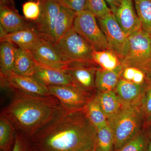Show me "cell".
<instances>
[{
  "label": "cell",
  "mask_w": 151,
  "mask_h": 151,
  "mask_svg": "<svg viewBox=\"0 0 151 151\" xmlns=\"http://www.w3.org/2000/svg\"><path fill=\"white\" fill-rule=\"evenodd\" d=\"M105 1L108 3L113 13L119 6L122 0H105Z\"/></svg>",
  "instance_id": "d590c367"
},
{
  "label": "cell",
  "mask_w": 151,
  "mask_h": 151,
  "mask_svg": "<svg viewBox=\"0 0 151 151\" xmlns=\"http://www.w3.org/2000/svg\"><path fill=\"white\" fill-rule=\"evenodd\" d=\"M22 11L24 17L29 21H36L40 14V0L29 1L22 5Z\"/></svg>",
  "instance_id": "1f68e13d"
},
{
  "label": "cell",
  "mask_w": 151,
  "mask_h": 151,
  "mask_svg": "<svg viewBox=\"0 0 151 151\" xmlns=\"http://www.w3.org/2000/svg\"></svg>",
  "instance_id": "60d3db41"
},
{
  "label": "cell",
  "mask_w": 151,
  "mask_h": 151,
  "mask_svg": "<svg viewBox=\"0 0 151 151\" xmlns=\"http://www.w3.org/2000/svg\"><path fill=\"white\" fill-rule=\"evenodd\" d=\"M31 52L40 66L65 70L68 65L63 60L54 45L42 38Z\"/></svg>",
  "instance_id": "7c38bea8"
},
{
  "label": "cell",
  "mask_w": 151,
  "mask_h": 151,
  "mask_svg": "<svg viewBox=\"0 0 151 151\" xmlns=\"http://www.w3.org/2000/svg\"><path fill=\"white\" fill-rule=\"evenodd\" d=\"M0 4L12 10L18 12L16 6L15 0H0Z\"/></svg>",
  "instance_id": "e575fe53"
},
{
  "label": "cell",
  "mask_w": 151,
  "mask_h": 151,
  "mask_svg": "<svg viewBox=\"0 0 151 151\" xmlns=\"http://www.w3.org/2000/svg\"><path fill=\"white\" fill-rule=\"evenodd\" d=\"M92 151H95V150H92Z\"/></svg>",
  "instance_id": "ab89813d"
},
{
  "label": "cell",
  "mask_w": 151,
  "mask_h": 151,
  "mask_svg": "<svg viewBox=\"0 0 151 151\" xmlns=\"http://www.w3.org/2000/svg\"><path fill=\"white\" fill-rule=\"evenodd\" d=\"M29 1H36V0H29Z\"/></svg>",
  "instance_id": "f35d334b"
},
{
  "label": "cell",
  "mask_w": 151,
  "mask_h": 151,
  "mask_svg": "<svg viewBox=\"0 0 151 151\" xmlns=\"http://www.w3.org/2000/svg\"><path fill=\"white\" fill-rule=\"evenodd\" d=\"M41 39L34 27H32L7 34L0 38V41L11 42L19 48L31 51L37 45Z\"/></svg>",
  "instance_id": "e0dca14e"
},
{
  "label": "cell",
  "mask_w": 151,
  "mask_h": 151,
  "mask_svg": "<svg viewBox=\"0 0 151 151\" xmlns=\"http://www.w3.org/2000/svg\"><path fill=\"white\" fill-rule=\"evenodd\" d=\"M40 14L34 28L42 38L53 44L54 32L61 5L57 0H40Z\"/></svg>",
  "instance_id": "ba28073f"
},
{
  "label": "cell",
  "mask_w": 151,
  "mask_h": 151,
  "mask_svg": "<svg viewBox=\"0 0 151 151\" xmlns=\"http://www.w3.org/2000/svg\"><path fill=\"white\" fill-rule=\"evenodd\" d=\"M105 1V0H87L85 10L92 13L97 19L102 18L112 12Z\"/></svg>",
  "instance_id": "f546056e"
},
{
  "label": "cell",
  "mask_w": 151,
  "mask_h": 151,
  "mask_svg": "<svg viewBox=\"0 0 151 151\" xmlns=\"http://www.w3.org/2000/svg\"><path fill=\"white\" fill-rule=\"evenodd\" d=\"M76 14L70 9L61 5L54 30V45L73 27Z\"/></svg>",
  "instance_id": "ffe728a7"
},
{
  "label": "cell",
  "mask_w": 151,
  "mask_h": 151,
  "mask_svg": "<svg viewBox=\"0 0 151 151\" xmlns=\"http://www.w3.org/2000/svg\"><path fill=\"white\" fill-rule=\"evenodd\" d=\"M145 83L143 84H137L120 78L115 90L122 105H139Z\"/></svg>",
  "instance_id": "2e32d148"
},
{
  "label": "cell",
  "mask_w": 151,
  "mask_h": 151,
  "mask_svg": "<svg viewBox=\"0 0 151 151\" xmlns=\"http://www.w3.org/2000/svg\"><path fill=\"white\" fill-rule=\"evenodd\" d=\"M17 47L7 42H1L0 45V73L7 75L13 69Z\"/></svg>",
  "instance_id": "7402d4cb"
},
{
  "label": "cell",
  "mask_w": 151,
  "mask_h": 151,
  "mask_svg": "<svg viewBox=\"0 0 151 151\" xmlns=\"http://www.w3.org/2000/svg\"><path fill=\"white\" fill-rule=\"evenodd\" d=\"M97 134L85 108L73 111L62 109L27 137L32 151H92L95 150Z\"/></svg>",
  "instance_id": "6da1fadb"
},
{
  "label": "cell",
  "mask_w": 151,
  "mask_h": 151,
  "mask_svg": "<svg viewBox=\"0 0 151 151\" xmlns=\"http://www.w3.org/2000/svg\"><path fill=\"white\" fill-rule=\"evenodd\" d=\"M150 139L147 134L142 131L125 146L117 151H148Z\"/></svg>",
  "instance_id": "f1b7e54d"
},
{
  "label": "cell",
  "mask_w": 151,
  "mask_h": 151,
  "mask_svg": "<svg viewBox=\"0 0 151 151\" xmlns=\"http://www.w3.org/2000/svg\"><path fill=\"white\" fill-rule=\"evenodd\" d=\"M124 66L121 65L113 70L97 69L95 74V89L97 92H103L115 90L121 78Z\"/></svg>",
  "instance_id": "ac0fdd59"
},
{
  "label": "cell",
  "mask_w": 151,
  "mask_h": 151,
  "mask_svg": "<svg viewBox=\"0 0 151 151\" xmlns=\"http://www.w3.org/2000/svg\"><path fill=\"white\" fill-rule=\"evenodd\" d=\"M92 13L84 10L77 13L73 24L76 32L92 47L94 50L109 49L104 33Z\"/></svg>",
  "instance_id": "8992f818"
},
{
  "label": "cell",
  "mask_w": 151,
  "mask_h": 151,
  "mask_svg": "<svg viewBox=\"0 0 151 151\" xmlns=\"http://www.w3.org/2000/svg\"><path fill=\"white\" fill-rule=\"evenodd\" d=\"M95 96L107 119L116 114L122 107L119 97L113 90L97 92Z\"/></svg>",
  "instance_id": "44dd1931"
},
{
  "label": "cell",
  "mask_w": 151,
  "mask_h": 151,
  "mask_svg": "<svg viewBox=\"0 0 151 151\" xmlns=\"http://www.w3.org/2000/svg\"><path fill=\"white\" fill-rule=\"evenodd\" d=\"M97 65L95 63L75 62L68 63L65 71L70 76L75 86L91 95L95 89V74Z\"/></svg>",
  "instance_id": "8fae6325"
},
{
  "label": "cell",
  "mask_w": 151,
  "mask_h": 151,
  "mask_svg": "<svg viewBox=\"0 0 151 151\" xmlns=\"http://www.w3.org/2000/svg\"><path fill=\"white\" fill-rule=\"evenodd\" d=\"M50 93L59 100L63 110L73 111L85 108L93 95L76 86L69 85L47 86Z\"/></svg>",
  "instance_id": "30bf717a"
},
{
  "label": "cell",
  "mask_w": 151,
  "mask_h": 151,
  "mask_svg": "<svg viewBox=\"0 0 151 151\" xmlns=\"http://www.w3.org/2000/svg\"><path fill=\"white\" fill-rule=\"evenodd\" d=\"M139 109L144 120V125H151V74H147L142 94L139 103Z\"/></svg>",
  "instance_id": "d4e9b609"
},
{
  "label": "cell",
  "mask_w": 151,
  "mask_h": 151,
  "mask_svg": "<svg viewBox=\"0 0 151 151\" xmlns=\"http://www.w3.org/2000/svg\"><path fill=\"white\" fill-rule=\"evenodd\" d=\"M12 151H32L28 138L17 130L16 132L14 143Z\"/></svg>",
  "instance_id": "d6a6232c"
},
{
  "label": "cell",
  "mask_w": 151,
  "mask_h": 151,
  "mask_svg": "<svg viewBox=\"0 0 151 151\" xmlns=\"http://www.w3.org/2000/svg\"><path fill=\"white\" fill-rule=\"evenodd\" d=\"M113 132L114 151H117L142 132L144 120L138 105H122L113 116L107 119Z\"/></svg>",
  "instance_id": "3957f363"
},
{
  "label": "cell",
  "mask_w": 151,
  "mask_h": 151,
  "mask_svg": "<svg viewBox=\"0 0 151 151\" xmlns=\"http://www.w3.org/2000/svg\"><path fill=\"white\" fill-rule=\"evenodd\" d=\"M61 5L76 13L86 9L87 0H57Z\"/></svg>",
  "instance_id": "836d02e7"
},
{
  "label": "cell",
  "mask_w": 151,
  "mask_h": 151,
  "mask_svg": "<svg viewBox=\"0 0 151 151\" xmlns=\"http://www.w3.org/2000/svg\"><path fill=\"white\" fill-rule=\"evenodd\" d=\"M148 151H151V140H150L148 145Z\"/></svg>",
  "instance_id": "8d00e7d4"
},
{
  "label": "cell",
  "mask_w": 151,
  "mask_h": 151,
  "mask_svg": "<svg viewBox=\"0 0 151 151\" xmlns=\"http://www.w3.org/2000/svg\"><path fill=\"white\" fill-rule=\"evenodd\" d=\"M134 3L142 29L151 35V0H134Z\"/></svg>",
  "instance_id": "83f0119b"
},
{
  "label": "cell",
  "mask_w": 151,
  "mask_h": 151,
  "mask_svg": "<svg viewBox=\"0 0 151 151\" xmlns=\"http://www.w3.org/2000/svg\"><path fill=\"white\" fill-rule=\"evenodd\" d=\"M13 97L2 109L1 117L7 119L16 129L31 137L44 127L63 109L59 100L52 96L30 95L15 89Z\"/></svg>",
  "instance_id": "7a4b0ae2"
},
{
  "label": "cell",
  "mask_w": 151,
  "mask_h": 151,
  "mask_svg": "<svg viewBox=\"0 0 151 151\" xmlns=\"http://www.w3.org/2000/svg\"><path fill=\"white\" fill-rule=\"evenodd\" d=\"M147 74L142 70L137 68L127 66L124 67L121 78L136 84H143L145 82Z\"/></svg>",
  "instance_id": "4dcf8cb0"
},
{
  "label": "cell",
  "mask_w": 151,
  "mask_h": 151,
  "mask_svg": "<svg viewBox=\"0 0 151 151\" xmlns=\"http://www.w3.org/2000/svg\"><path fill=\"white\" fill-rule=\"evenodd\" d=\"M55 46L68 64L75 62L94 63L92 58L94 49L75 31L73 27Z\"/></svg>",
  "instance_id": "5b68a950"
},
{
  "label": "cell",
  "mask_w": 151,
  "mask_h": 151,
  "mask_svg": "<svg viewBox=\"0 0 151 151\" xmlns=\"http://www.w3.org/2000/svg\"><path fill=\"white\" fill-rule=\"evenodd\" d=\"M38 66L31 52L17 47L12 72L19 75L32 76Z\"/></svg>",
  "instance_id": "d6986e66"
},
{
  "label": "cell",
  "mask_w": 151,
  "mask_h": 151,
  "mask_svg": "<svg viewBox=\"0 0 151 151\" xmlns=\"http://www.w3.org/2000/svg\"><path fill=\"white\" fill-rule=\"evenodd\" d=\"M32 76L47 87L61 85L75 86L70 76L65 70L38 65Z\"/></svg>",
  "instance_id": "5bb4252c"
},
{
  "label": "cell",
  "mask_w": 151,
  "mask_h": 151,
  "mask_svg": "<svg viewBox=\"0 0 151 151\" xmlns=\"http://www.w3.org/2000/svg\"><path fill=\"white\" fill-rule=\"evenodd\" d=\"M16 129L9 120L0 118V149L1 151H12L13 147Z\"/></svg>",
  "instance_id": "cb8c5ba5"
},
{
  "label": "cell",
  "mask_w": 151,
  "mask_h": 151,
  "mask_svg": "<svg viewBox=\"0 0 151 151\" xmlns=\"http://www.w3.org/2000/svg\"><path fill=\"white\" fill-rule=\"evenodd\" d=\"M92 58L94 63L103 70H113L122 65L121 58L110 49L94 50Z\"/></svg>",
  "instance_id": "603a6c76"
},
{
  "label": "cell",
  "mask_w": 151,
  "mask_h": 151,
  "mask_svg": "<svg viewBox=\"0 0 151 151\" xmlns=\"http://www.w3.org/2000/svg\"><path fill=\"white\" fill-rule=\"evenodd\" d=\"M113 14L127 36L142 29L140 20L135 12L132 0H122Z\"/></svg>",
  "instance_id": "4fadbf2b"
},
{
  "label": "cell",
  "mask_w": 151,
  "mask_h": 151,
  "mask_svg": "<svg viewBox=\"0 0 151 151\" xmlns=\"http://www.w3.org/2000/svg\"><path fill=\"white\" fill-rule=\"evenodd\" d=\"M1 75V86L2 89L18 90L26 94L36 96H49L47 86L34 76L19 75L11 72L7 75Z\"/></svg>",
  "instance_id": "9c48e42d"
},
{
  "label": "cell",
  "mask_w": 151,
  "mask_h": 151,
  "mask_svg": "<svg viewBox=\"0 0 151 151\" xmlns=\"http://www.w3.org/2000/svg\"><path fill=\"white\" fill-rule=\"evenodd\" d=\"M147 134L148 137L149 139H150V140H151V131H150V132H149V133Z\"/></svg>",
  "instance_id": "74e56055"
},
{
  "label": "cell",
  "mask_w": 151,
  "mask_h": 151,
  "mask_svg": "<svg viewBox=\"0 0 151 151\" xmlns=\"http://www.w3.org/2000/svg\"><path fill=\"white\" fill-rule=\"evenodd\" d=\"M0 26L6 34L34 27L33 24L22 16L18 12L0 4Z\"/></svg>",
  "instance_id": "9a60e30c"
},
{
  "label": "cell",
  "mask_w": 151,
  "mask_h": 151,
  "mask_svg": "<svg viewBox=\"0 0 151 151\" xmlns=\"http://www.w3.org/2000/svg\"><path fill=\"white\" fill-rule=\"evenodd\" d=\"M126 53L121 59L124 67L139 68L147 74L151 73V35L140 30L128 36Z\"/></svg>",
  "instance_id": "277c9868"
},
{
  "label": "cell",
  "mask_w": 151,
  "mask_h": 151,
  "mask_svg": "<svg viewBox=\"0 0 151 151\" xmlns=\"http://www.w3.org/2000/svg\"><path fill=\"white\" fill-rule=\"evenodd\" d=\"M95 151H114V139L113 132L108 123L97 129Z\"/></svg>",
  "instance_id": "4316f807"
},
{
  "label": "cell",
  "mask_w": 151,
  "mask_h": 151,
  "mask_svg": "<svg viewBox=\"0 0 151 151\" xmlns=\"http://www.w3.org/2000/svg\"><path fill=\"white\" fill-rule=\"evenodd\" d=\"M97 19L107 40L109 49L122 59L128 47V37L120 27L113 13Z\"/></svg>",
  "instance_id": "52a82bcc"
},
{
  "label": "cell",
  "mask_w": 151,
  "mask_h": 151,
  "mask_svg": "<svg viewBox=\"0 0 151 151\" xmlns=\"http://www.w3.org/2000/svg\"><path fill=\"white\" fill-rule=\"evenodd\" d=\"M85 109L88 119L97 129L107 124V117L100 107L95 94L90 98Z\"/></svg>",
  "instance_id": "484cf974"
}]
</instances>
